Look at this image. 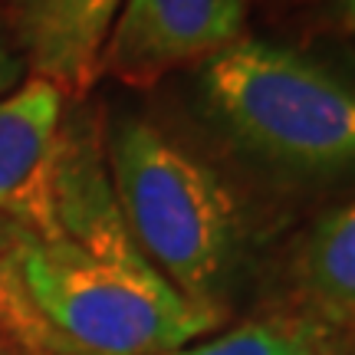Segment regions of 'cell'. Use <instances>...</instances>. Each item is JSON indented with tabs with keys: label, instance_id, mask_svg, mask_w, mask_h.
Instances as JSON below:
<instances>
[{
	"label": "cell",
	"instance_id": "1",
	"mask_svg": "<svg viewBox=\"0 0 355 355\" xmlns=\"http://www.w3.org/2000/svg\"><path fill=\"white\" fill-rule=\"evenodd\" d=\"M220 322L128 234L92 119H69L50 237L0 224V332L24 355H168Z\"/></svg>",
	"mask_w": 355,
	"mask_h": 355
},
{
	"label": "cell",
	"instance_id": "2",
	"mask_svg": "<svg viewBox=\"0 0 355 355\" xmlns=\"http://www.w3.org/2000/svg\"><path fill=\"white\" fill-rule=\"evenodd\" d=\"M105 162L145 260L191 303L217 309L243 250L241 211L227 184L141 115L115 119Z\"/></svg>",
	"mask_w": 355,
	"mask_h": 355
},
{
	"label": "cell",
	"instance_id": "3",
	"mask_svg": "<svg viewBox=\"0 0 355 355\" xmlns=\"http://www.w3.org/2000/svg\"><path fill=\"white\" fill-rule=\"evenodd\" d=\"M201 105L224 139L279 175L355 168V89L290 46L230 43L201 63Z\"/></svg>",
	"mask_w": 355,
	"mask_h": 355
},
{
	"label": "cell",
	"instance_id": "4",
	"mask_svg": "<svg viewBox=\"0 0 355 355\" xmlns=\"http://www.w3.org/2000/svg\"><path fill=\"white\" fill-rule=\"evenodd\" d=\"M243 0H122L99 53V76L155 86L171 69L207 63L243 37Z\"/></svg>",
	"mask_w": 355,
	"mask_h": 355
},
{
	"label": "cell",
	"instance_id": "5",
	"mask_svg": "<svg viewBox=\"0 0 355 355\" xmlns=\"http://www.w3.org/2000/svg\"><path fill=\"white\" fill-rule=\"evenodd\" d=\"M66 92L50 79H20L0 96V224L50 237L63 162Z\"/></svg>",
	"mask_w": 355,
	"mask_h": 355
},
{
	"label": "cell",
	"instance_id": "6",
	"mask_svg": "<svg viewBox=\"0 0 355 355\" xmlns=\"http://www.w3.org/2000/svg\"><path fill=\"white\" fill-rule=\"evenodd\" d=\"M122 0H17L13 20L33 76L66 96H86L99 76V53Z\"/></svg>",
	"mask_w": 355,
	"mask_h": 355
},
{
	"label": "cell",
	"instance_id": "7",
	"mask_svg": "<svg viewBox=\"0 0 355 355\" xmlns=\"http://www.w3.org/2000/svg\"><path fill=\"white\" fill-rule=\"evenodd\" d=\"M303 286L332 319H355V204L322 217L303 247Z\"/></svg>",
	"mask_w": 355,
	"mask_h": 355
},
{
	"label": "cell",
	"instance_id": "8",
	"mask_svg": "<svg viewBox=\"0 0 355 355\" xmlns=\"http://www.w3.org/2000/svg\"><path fill=\"white\" fill-rule=\"evenodd\" d=\"M168 355H319L316 339L290 322H243L217 339L191 343Z\"/></svg>",
	"mask_w": 355,
	"mask_h": 355
},
{
	"label": "cell",
	"instance_id": "9",
	"mask_svg": "<svg viewBox=\"0 0 355 355\" xmlns=\"http://www.w3.org/2000/svg\"><path fill=\"white\" fill-rule=\"evenodd\" d=\"M24 56L20 53H13L10 46H3L0 43V96L3 92H10L20 79H24Z\"/></svg>",
	"mask_w": 355,
	"mask_h": 355
},
{
	"label": "cell",
	"instance_id": "10",
	"mask_svg": "<svg viewBox=\"0 0 355 355\" xmlns=\"http://www.w3.org/2000/svg\"><path fill=\"white\" fill-rule=\"evenodd\" d=\"M343 10H345V20H349V26L355 30V0H343Z\"/></svg>",
	"mask_w": 355,
	"mask_h": 355
},
{
	"label": "cell",
	"instance_id": "11",
	"mask_svg": "<svg viewBox=\"0 0 355 355\" xmlns=\"http://www.w3.org/2000/svg\"><path fill=\"white\" fill-rule=\"evenodd\" d=\"M0 355H17V349H13L7 339H0Z\"/></svg>",
	"mask_w": 355,
	"mask_h": 355
}]
</instances>
